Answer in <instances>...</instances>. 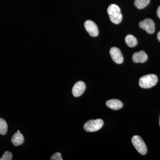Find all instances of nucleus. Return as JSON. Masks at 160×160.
<instances>
[{"label": "nucleus", "instance_id": "1", "mask_svg": "<svg viewBox=\"0 0 160 160\" xmlns=\"http://www.w3.org/2000/svg\"><path fill=\"white\" fill-rule=\"evenodd\" d=\"M107 12L112 23L119 24L122 22V15L121 13V9L117 5L115 4L110 5L107 9Z\"/></svg>", "mask_w": 160, "mask_h": 160}, {"label": "nucleus", "instance_id": "2", "mask_svg": "<svg viewBox=\"0 0 160 160\" xmlns=\"http://www.w3.org/2000/svg\"><path fill=\"white\" fill-rule=\"evenodd\" d=\"M158 82V77L156 75L148 74L140 78L139 84L141 88L149 89L155 86Z\"/></svg>", "mask_w": 160, "mask_h": 160}, {"label": "nucleus", "instance_id": "3", "mask_svg": "<svg viewBox=\"0 0 160 160\" xmlns=\"http://www.w3.org/2000/svg\"><path fill=\"white\" fill-rule=\"evenodd\" d=\"M104 125V122L101 119L90 120L85 123L84 129L88 132H93L100 130Z\"/></svg>", "mask_w": 160, "mask_h": 160}, {"label": "nucleus", "instance_id": "4", "mask_svg": "<svg viewBox=\"0 0 160 160\" xmlns=\"http://www.w3.org/2000/svg\"><path fill=\"white\" fill-rule=\"evenodd\" d=\"M132 142L139 153L143 155L146 154L147 152V147L142 139L140 136H134L132 138Z\"/></svg>", "mask_w": 160, "mask_h": 160}, {"label": "nucleus", "instance_id": "5", "mask_svg": "<svg viewBox=\"0 0 160 160\" xmlns=\"http://www.w3.org/2000/svg\"><path fill=\"white\" fill-rule=\"evenodd\" d=\"M139 26L149 34H152L155 32V23L151 19H146L140 22Z\"/></svg>", "mask_w": 160, "mask_h": 160}, {"label": "nucleus", "instance_id": "6", "mask_svg": "<svg viewBox=\"0 0 160 160\" xmlns=\"http://www.w3.org/2000/svg\"><path fill=\"white\" fill-rule=\"evenodd\" d=\"M84 26L86 31L92 37H95L98 36L99 34V30L96 24L91 20H87L84 23Z\"/></svg>", "mask_w": 160, "mask_h": 160}, {"label": "nucleus", "instance_id": "7", "mask_svg": "<svg viewBox=\"0 0 160 160\" xmlns=\"http://www.w3.org/2000/svg\"><path fill=\"white\" fill-rule=\"evenodd\" d=\"M109 52L112 59L114 62L118 64L123 63L124 58L119 49L115 47H112L110 49Z\"/></svg>", "mask_w": 160, "mask_h": 160}, {"label": "nucleus", "instance_id": "8", "mask_svg": "<svg viewBox=\"0 0 160 160\" xmlns=\"http://www.w3.org/2000/svg\"><path fill=\"white\" fill-rule=\"evenodd\" d=\"M86 89L85 83L79 81L76 83L72 89V93L75 97H79L84 93Z\"/></svg>", "mask_w": 160, "mask_h": 160}, {"label": "nucleus", "instance_id": "9", "mask_svg": "<svg viewBox=\"0 0 160 160\" xmlns=\"http://www.w3.org/2000/svg\"><path fill=\"white\" fill-rule=\"evenodd\" d=\"M132 59L135 63H144L148 59V56L145 51H141L134 53Z\"/></svg>", "mask_w": 160, "mask_h": 160}, {"label": "nucleus", "instance_id": "10", "mask_svg": "<svg viewBox=\"0 0 160 160\" xmlns=\"http://www.w3.org/2000/svg\"><path fill=\"white\" fill-rule=\"evenodd\" d=\"M106 105L107 107L113 110H118L122 108L123 104L121 101L118 99H111L107 101Z\"/></svg>", "mask_w": 160, "mask_h": 160}, {"label": "nucleus", "instance_id": "11", "mask_svg": "<svg viewBox=\"0 0 160 160\" xmlns=\"http://www.w3.org/2000/svg\"><path fill=\"white\" fill-rule=\"evenodd\" d=\"M11 142L15 146H20L24 143V136L21 132H16L12 136L11 138Z\"/></svg>", "mask_w": 160, "mask_h": 160}, {"label": "nucleus", "instance_id": "12", "mask_svg": "<svg viewBox=\"0 0 160 160\" xmlns=\"http://www.w3.org/2000/svg\"><path fill=\"white\" fill-rule=\"evenodd\" d=\"M125 42L129 47H133L137 45L138 42L136 38L131 34L126 36Z\"/></svg>", "mask_w": 160, "mask_h": 160}, {"label": "nucleus", "instance_id": "13", "mask_svg": "<svg viewBox=\"0 0 160 160\" xmlns=\"http://www.w3.org/2000/svg\"><path fill=\"white\" fill-rule=\"evenodd\" d=\"M150 3V0H135L134 6L138 9H143L148 6Z\"/></svg>", "mask_w": 160, "mask_h": 160}, {"label": "nucleus", "instance_id": "14", "mask_svg": "<svg viewBox=\"0 0 160 160\" xmlns=\"http://www.w3.org/2000/svg\"><path fill=\"white\" fill-rule=\"evenodd\" d=\"M8 130V125L5 120L0 118V134L6 135Z\"/></svg>", "mask_w": 160, "mask_h": 160}, {"label": "nucleus", "instance_id": "15", "mask_svg": "<svg viewBox=\"0 0 160 160\" xmlns=\"http://www.w3.org/2000/svg\"><path fill=\"white\" fill-rule=\"evenodd\" d=\"M12 155L9 151L5 152L0 160H11L12 159Z\"/></svg>", "mask_w": 160, "mask_h": 160}, {"label": "nucleus", "instance_id": "16", "mask_svg": "<svg viewBox=\"0 0 160 160\" xmlns=\"http://www.w3.org/2000/svg\"><path fill=\"white\" fill-rule=\"evenodd\" d=\"M51 160H62L63 159L62 158V154L60 152H57L55 153L52 156Z\"/></svg>", "mask_w": 160, "mask_h": 160}, {"label": "nucleus", "instance_id": "17", "mask_svg": "<svg viewBox=\"0 0 160 160\" xmlns=\"http://www.w3.org/2000/svg\"><path fill=\"white\" fill-rule=\"evenodd\" d=\"M157 14L158 15V16L160 19V6L158 8L157 11Z\"/></svg>", "mask_w": 160, "mask_h": 160}, {"label": "nucleus", "instance_id": "18", "mask_svg": "<svg viewBox=\"0 0 160 160\" xmlns=\"http://www.w3.org/2000/svg\"><path fill=\"white\" fill-rule=\"evenodd\" d=\"M157 38L158 40H159V41L160 42V31L159 32H158V34H157Z\"/></svg>", "mask_w": 160, "mask_h": 160}, {"label": "nucleus", "instance_id": "19", "mask_svg": "<svg viewBox=\"0 0 160 160\" xmlns=\"http://www.w3.org/2000/svg\"><path fill=\"white\" fill-rule=\"evenodd\" d=\"M17 132H20V131H19V130H18Z\"/></svg>", "mask_w": 160, "mask_h": 160}, {"label": "nucleus", "instance_id": "20", "mask_svg": "<svg viewBox=\"0 0 160 160\" xmlns=\"http://www.w3.org/2000/svg\"><path fill=\"white\" fill-rule=\"evenodd\" d=\"M159 124H160V123H159Z\"/></svg>", "mask_w": 160, "mask_h": 160}]
</instances>
